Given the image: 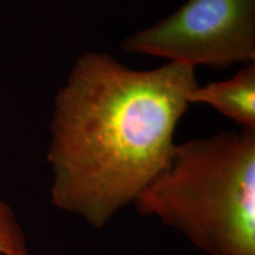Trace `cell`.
<instances>
[{"label": "cell", "mask_w": 255, "mask_h": 255, "mask_svg": "<svg viewBox=\"0 0 255 255\" xmlns=\"http://www.w3.org/2000/svg\"><path fill=\"white\" fill-rule=\"evenodd\" d=\"M197 86L188 64L136 71L109 55H83L55 101L53 204L102 228L134 202L167 164Z\"/></svg>", "instance_id": "cell-1"}, {"label": "cell", "mask_w": 255, "mask_h": 255, "mask_svg": "<svg viewBox=\"0 0 255 255\" xmlns=\"http://www.w3.org/2000/svg\"><path fill=\"white\" fill-rule=\"evenodd\" d=\"M122 48L171 62L226 67L255 59V0H189Z\"/></svg>", "instance_id": "cell-3"}, {"label": "cell", "mask_w": 255, "mask_h": 255, "mask_svg": "<svg viewBox=\"0 0 255 255\" xmlns=\"http://www.w3.org/2000/svg\"><path fill=\"white\" fill-rule=\"evenodd\" d=\"M133 203L207 255H255V129L175 144Z\"/></svg>", "instance_id": "cell-2"}, {"label": "cell", "mask_w": 255, "mask_h": 255, "mask_svg": "<svg viewBox=\"0 0 255 255\" xmlns=\"http://www.w3.org/2000/svg\"><path fill=\"white\" fill-rule=\"evenodd\" d=\"M189 103H203L218 110L242 128L255 129V65L248 64L232 79L199 85L192 90Z\"/></svg>", "instance_id": "cell-4"}, {"label": "cell", "mask_w": 255, "mask_h": 255, "mask_svg": "<svg viewBox=\"0 0 255 255\" xmlns=\"http://www.w3.org/2000/svg\"><path fill=\"white\" fill-rule=\"evenodd\" d=\"M0 255H29L23 232L9 206L0 201Z\"/></svg>", "instance_id": "cell-5"}]
</instances>
